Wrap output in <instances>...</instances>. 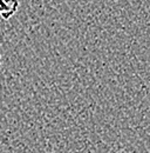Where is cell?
<instances>
[{"instance_id":"cell-1","label":"cell","mask_w":150,"mask_h":153,"mask_svg":"<svg viewBox=\"0 0 150 153\" xmlns=\"http://www.w3.org/2000/svg\"><path fill=\"white\" fill-rule=\"evenodd\" d=\"M20 7L19 0H0V18L2 20L11 19Z\"/></svg>"},{"instance_id":"cell-2","label":"cell","mask_w":150,"mask_h":153,"mask_svg":"<svg viewBox=\"0 0 150 153\" xmlns=\"http://www.w3.org/2000/svg\"><path fill=\"white\" fill-rule=\"evenodd\" d=\"M0 66H1V56H0Z\"/></svg>"}]
</instances>
